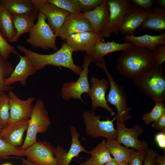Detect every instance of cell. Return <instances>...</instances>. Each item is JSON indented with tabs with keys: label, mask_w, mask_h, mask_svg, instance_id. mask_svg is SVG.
Masks as SVG:
<instances>
[{
	"label": "cell",
	"mask_w": 165,
	"mask_h": 165,
	"mask_svg": "<svg viewBox=\"0 0 165 165\" xmlns=\"http://www.w3.org/2000/svg\"><path fill=\"white\" fill-rule=\"evenodd\" d=\"M155 58L153 51L145 47L133 46L123 51L117 61V68L125 78L134 79L154 66Z\"/></svg>",
	"instance_id": "cell-1"
},
{
	"label": "cell",
	"mask_w": 165,
	"mask_h": 165,
	"mask_svg": "<svg viewBox=\"0 0 165 165\" xmlns=\"http://www.w3.org/2000/svg\"><path fill=\"white\" fill-rule=\"evenodd\" d=\"M17 49L24 53L30 59L37 71H40L47 65L61 66L72 70L77 75L81 73L82 67L75 64L72 55L74 52L65 41L59 50L50 54L38 53L28 49L24 46L18 45Z\"/></svg>",
	"instance_id": "cell-2"
},
{
	"label": "cell",
	"mask_w": 165,
	"mask_h": 165,
	"mask_svg": "<svg viewBox=\"0 0 165 165\" xmlns=\"http://www.w3.org/2000/svg\"><path fill=\"white\" fill-rule=\"evenodd\" d=\"M134 86L155 101L165 100V72L162 66H155L134 79Z\"/></svg>",
	"instance_id": "cell-3"
},
{
	"label": "cell",
	"mask_w": 165,
	"mask_h": 165,
	"mask_svg": "<svg viewBox=\"0 0 165 165\" xmlns=\"http://www.w3.org/2000/svg\"><path fill=\"white\" fill-rule=\"evenodd\" d=\"M96 64L104 71L110 84V89L106 100L108 103L115 106L116 109L117 113L114 117L116 124L125 125L127 120L131 118L130 108L127 105L126 92L123 87L116 82L108 72L105 58Z\"/></svg>",
	"instance_id": "cell-4"
},
{
	"label": "cell",
	"mask_w": 165,
	"mask_h": 165,
	"mask_svg": "<svg viewBox=\"0 0 165 165\" xmlns=\"http://www.w3.org/2000/svg\"><path fill=\"white\" fill-rule=\"evenodd\" d=\"M51 123L48 113L42 101L39 99L33 106L29 119L26 138L20 148L22 150L37 142L38 133H43L48 130Z\"/></svg>",
	"instance_id": "cell-5"
},
{
	"label": "cell",
	"mask_w": 165,
	"mask_h": 165,
	"mask_svg": "<svg viewBox=\"0 0 165 165\" xmlns=\"http://www.w3.org/2000/svg\"><path fill=\"white\" fill-rule=\"evenodd\" d=\"M110 10L108 20L100 34L101 41L109 38L112 34L118 35L120 25L127 13L132 7L130 0H107Z\"/></svg>",
	"instance_id": "cell-6"
},
{
	"label": "cell",
	"mask_w": 165,
	"mask_h": 165,
	"mask_svg": "<svg viewBox=\"0 0 165 165\" xmlns=\"http://www.w3.org/2000/svg\"><path fill=\"white\" fill-rule=\"evenodd\" d=\"M82 117L87 135L94 138L103 137L116 140L117 132L113 124L115 117L112 120L107 117L106 120L101 121L100 115H96L94 112L89 111L84 112Z\"/></svg>",
	"instance_id": "cell-7"
},
{
	"label": "cell",
	"mask_w": 165,
	"mask_h": 165,
	"mask_svg": "<svg viewBox=\"0 0 165 165\" xmlns=\"http://www.w3.org/2000/svg\"><path fill=\"white\" fill-rule=\"evenodd\" d=\"M36 23L34 24L29 33L26 42L35 48L44 50L52 49L58 50L56 44L57 35L54 34L46 21L45 16L40 12Z\"/></svg>",
	"instance_id": "cell-8"
},
{
	"label": "cell",
	"mask_w": 165,
	"mask_h": 165,
	"mask_svg": "<svg viewBox=\"0 0 165 165\" xmlns=\"http://www.w3.org/2000/svg\"><path fill=\"white\" fill-rule=\"evenodd\" d=\"M91 62V59L85 55L84 57L82 70L78 79L75 82H65L63 84L61 96L64 100L78 99L84 102L81 95L84 93L88 94L90 89L88 75L89 67Z\"/></svg>",
	"instance_id": "cell-9"
},
{
	"label": "cell",
	"mask_w": 165,
	"mask_h": 165,
	"mask_svg": "<svg viewBox=\"0 0 165 165\" xmlns=\"http://www.w3.org/2000/svg\"><path fill=\"white\" fill-rule=\"evenodd\" d=\"M55 148L47 141H37L23 150L26 160L36 165H57Z\"/></svg>",
	"instance_id": "cell-10"
},
{
	"label": "cell",
	"mask_w": 165,
	"mask_h": 165,
	"mask_svg": "<svg viewBox=\"0 0 165 165\" xmlns=\"http://www.w3.org/2000/svg\"><path fill=\"white\" fill-rule=\"evenodd\" d=\"M35 9L45 16L48 24L57 35L67 17L71 13L55 6L46 2L45 0H32Z\"/></svg>",
	"instance_id": "cell-11"
},
{
	"label": "cell",
	"mask_w": 165,
	"mask_h": 165,
	"mask_svg": "<svg viewBox=\"0 0 165 165\" xmlns=\"http://www.w3.org/2000/svg\"><path fill=\"white\" fill-rule=\"evenodd\" d=\"M118 137L116 141L127 147L137 150H146L148 144L145 141H139L138 137L144 132L143 128L139 125L136 124L131 128L125 125L116 124Z\"/></svg>",
	"instance_id": "cell-12"
},
{
	"label": "cell",
	"mask_w": 165,
	"mask_h": 165,
	"mask_svg": "<svg viewBox=\"0 0 165 165\" xmlns=\"http://www.w3.org/2000/svg\"><path fill=\"white\" fill-rule=\"evenodd\" d=\"M91 87L88 94L91 101V111L94 112L97 108L100 107L108 111L113 116L116 113L113 108L108 105L106 100L105 94L108 87V82L106 79H99L93 77L90 79Z\"/></svg>",
	"instance_id": "cell-13"
},
{
	"label": "cell",
	"mask_w": 165,
	"mask_h": 165,
	"mask_svg": "<svg viewBox=\"0 0 165 165\" xmlns=\"http://www.w3.org/2000/svg\"><path fill=\"white\" fill-rule=\"evenodd\" d=\"M9 97L10 120L13 123L29 119L33 107L34 97H30L25 100L18 97L12 90L8 94Z\"/></svg>",
	"instance_id": "cell-14"
},
{
	"label": "cell",
	"mask_w": 165,
	"mask_h": 165,
	"mask_svg": "<svg viewBox=\"0 0 165 165\" xmlns=\"http://www.w3.org/2000/svg\"><path fill=\"white\" fill-rule=\"evenodd\" d=\"M72 143L68 152L62 146L58 145L55 148V157L57 165H69L72 159L81 152L90 154V152L82 145L79 140V134L73 126L70 127Z\"/></svg>",
	"instance_id": "cell-15"
},
{
	"label": "cell",
	"mask_w": 165,
	"mask_h": 165,
	"mask_svg": "<svg viewBox=\"0 0 165 165\" xmlns=\"http://www.w3.org/2000/svg\"><path fill=\"white\" fill-rule=\"evenodd\" d=\"M151 10H145L133 4L123 20L119 33L123 36H134L136 29L145 20Z\"/></svg>",
	"instance_id": "cell-16"
},
{
	"label": "cell",
	"mask_w": 165,
	"mask_h": 165,
	"mask_svg": "<svg viewBox=\"0 0 165 165\" xmlns=\"http://www.w3.org/2000/svg\"><path fill=\"white\" fill-rule=\"evenodd\" d=\"M93 31L91 24L82 13L71 14L66 18L57 36L66 40L72 34Z\"/></svg>",
	"instance_id": "cell-17"
},
{
	"label": "cell",
	"mask_w": 165,
	"mask_h": 165,
	"mask_svg": "<svg viewBox=\"0 0 165 165\" xmlns=\"http://www.w3.org/2000/svg\"><path fill=\"white\" fill-rule=\"evenodd\" d=\"M13 53L19 57L20 61L9 77L4 80V84L6 86H9L19 82L23 86H25L28 77L35 74L37 71L27 56H22L16 50Z\"/></svg>",
	"instance_id": "cell-18"
},
{
	"label": "cell",
	"mask_w": 165,
	"mask_h": 165,
	"mask_svg": "<svg viewBox=\"0 0 165 165\" xmlns=\"http://www.w3.org/2000/svg\"><path fill=\"white\" fill-rule=\"evenodd\" d=\"M130 42L123 43L114 41L107 42H101L99 37L94 47L86 55L91 59L92 62L95 63L101 62L105 58V55L114 52L124 51L133 46Z\"/></svg>",
	"instance_id": "cell-19"
},
{
	"label": "cell",
	"mask_w": 165,
	"mask_h": 165,
	"mask_svg": "<svg viewBox=\"0 0 165 165\" xmlns=\"http://www.w3.org/2000/svg\"><path fill=\"white\" fill-rule=\"evenodd\" d=\"M29 119L9 123L0 131V138L9 144L19 147L23 142L24 133L28 126Z\"/></svg>",
	"instance_id": "cell-20"
},
{
	"label": "cell",
	"mask_w": 165,
	"mask_h": 165,
	"mask_svg": "<svg viewBox=\"0 0 165 165\" xmlns=\"http://www.w3.org/2000/svg\"><path fill=\"white\" fill-rule=\"evenodd\" d=\"M99 37V34L93 31H84L72 35L65 41L74 52L86 53L94 47Z\"/></svg>",
	"instance_id": "cell-21"
},
{
	"label": "cell",
	"mask_w": 165,
	"mask_h": 165,
	"mask_svg": "<svg viewBox=\"0 0 165 165\" xmlns=\"http://www.w3.org/2000/svg\"><path fill=\"white\" fill-rule=\"evenodd\" d=\"M106 2L107 0H103L94 9L82 13L90 23L93 31L98 34H100L108 20L110 10Z\"/></svg>",
	"instance_id": "cell-22"
},
{
	"label": "cell",
	"mask_w": 165,
	"mask_h": 165,
	"mask_svg": "<svg viewBox=\"0 0 165 165\" xmlns=\"http://www.w3.org/2000/svg\"><path fill=\"white\" fill-rule=\"evenodd\" d=\"M38 13L35 9L22 14L14 15V23L17 33L12 42L17 41L23 34L29 33L35 24V20L38 19Z\"/></svg>",
	"instance_id": "cell-23"
},
{
	"label": "cell",
	"mask_w": 165,
	"mask_h": 165,
	"mask_svg": "<svg viewBox=\"0 0 165 165\" xmlns=\"http://www.w3.org/2000/svg\"><path fill=\"white\" fill-rule=\"evenodd\" d=\"M123 39L125 42H130L133 46L147 47L152 51L159 45H165V33L158 35H124Z\"/></svg>",
	"instance_id": "cell-24"
},
{
	"label": "cell",
	"mask_w": 165,
	"mask_h": 165,
	"mask_svg": "<svg viewBox=\"0 0 165 165\" xmlns=\"http://www.w3.org/2000/svg\"><path fill=\"white\" fill-rule=\"evenodd\" d=\"M140 28L158 32L165 30V8L160 6L152 9L149 14Z\"/></svg>",
	"instance_id": "cell-25"
},
{
	"label": "cell",
	"mask_w": 165,
	"mask_h": 165,
	"mask_svg": "<svg viewBox=\"0 0 165 165\" xmlns=\"http://www.w3.org/2000/svg\"><path fill=\"white\" fill-rule=\"evenodd\" d=\"M13 18V15L0 5V33L8 43L12 42L17 33Z\"/></svg>",
	"instance_id": "cell-26"
},
{
	"label": "cell",
	"mask_w": 165,
	"mask_h": 165,
	"mask_svg": "<svg viewBox=\"0 0 165 165\" xmlns=\"http://www.w3.org/2000/svg\"><path fill=\"white\" fill-rule=\"evenodd\" d=\"M90 152V157L81 163V165H104L113 159L106 146V140L104 139Z\"/></svg>",
	"instance_id": "cell-27"
},
{
	"label": "cell",
	"mask_w": 165,
	"mask_h": 165,
	"mask_svg": "<svg viewBox=\"0 0 165 165\" xmlns=\"http://www.w3.org/2000/svg\"><path fill=\"white\" fill-rule=\"evenodd\" d=\"M106 145L117 164L127 163L131 152L134 149L122 145L116 140L107 139Z\"/></svg>",
	"instance_id": "cell-28"
},
{
	"label": "cell",
	"mask_w": 165,
	"mask_h": 165,
	"mask_svg": "<svg viewBox=\"0 0 165 165\" xmlns=\"http://www.w3.org/2000/svg\"><path fill=\"white\" fill-rule=\"evenodd\" d=\"M0 5L13 15L35 9L32 0H0Z\"/></svg>",
	"instance_id": "cell-29"
},
{
	"label": "cell",
	"mask_w": 165,
	"mask_h": 165,
	"mask_svg": "<svg viewBox=\"0 0 165 165\" xmlns=\"http://www.w3.org/2000/svg\"><path fill=\"white\" fill-rule=\"evenodd\" d=\"M14 68L11 62L0 55V92H9L13 89V87L11 86H6L4 81L9 77Z\"/></svg>",
	"instance_id": "cell-30"
},
{
	"label": "cell",
	"mask_w": 165,
	"mask_h": 165,
	"mask_svg": "<svg viewBox=\"0 0 165 165\" xmlns=\"http://www.w3.org/2000/svg\"><path fill=\"white\" fill-rule=\"evenodd\" d=\"M9 97L5 92H0V124L5 127L10 120Z\"/></svg>",
	"instance_id": "cell-31"
},
{
	"label": "cell",
	"mask_w": 165,
	"mask_h": 165,
	"mask_svg": "<svg viewBox=\"0 0 165 165\" xmlns=\"http://www.w3.org/2000/svg\"><path fill=\"white\" fill-rule=\"evenodd\" d=\"M154 106L151 111L145 113L143 116V120L147 124L150 125L160 118L165 113V106L164 102L156 101Z\"/></svg>",
	"instance_id": "cell-32"
},
{
	"label": "cell",
	"mask_w": 165,
	"mask_h": 165,
	"mask_svg": "<svg viewBox=\"0 0 165 165\" xmlns=\"http://www.w3.org/2000/svg\"><path fill=\"white\" fill-rule=\"evenodd\" d=\"M49 3L66 11L71 14L82 13L80 7L76 0H45Z\"/></svg>",
	"instance_id": "cell-33"
},
{
	"label": "cell",
	"mask_w": 165,
	"mask_h": 165,
	"mask_svg": "<svg viewBox=\"0 0 165 165\" xmlns=\"http://www.w3.org/2000/svg\"><path fill=\"white\" fill-rule=\"evenodd\" d=\"M12 155L24 156L20 147L10 145L0 138V160L11 158Z\"/></svg>",
	"instance_id": "cell-34"
},
{
	"label": "cell",
	"mask_w": 165,
	"mask_h": 165,
	"mask_svg": "<svg viewBox=\"0 0 165 165\" xmlns=\"http://www.w3.org/2000/svg\"><path fill=\"white\" fill-rule=\"evenodd\" d=\"M146 150H137L134 149L131 153L128 163L129 165H143Z\"/></svg>",
	"instance_id": "cell-35"
},
{
	"label": "cell",
	"mask_w": 165,
	"mask_h": 165,
	"mask_svg": "<svg viewBox=\"0 0 165 165\" xmlns=\"http://www.w3.org/2000/svg\"><path fill=\"white\" fill-rule=\"evenodd\" d=\"M103 0H76L81 9L82 13L90 11L99 5Z\"/></svg>",
	"instance_id": "cell-36"
},
{
	"label": "cell",
	"mask_w": 165,
	"mask_h": 165,
	"mask_svg": "<svg viewBox=\"0 0 165 165\" xmlns=\"http://www.w3.org/2000/svg\"><path fill=\"white\" fill-rule=\"evenodd\" d=\"M15 50V47L7 42L0 33V55L7 60Z\"/></svg>",
	"instance_id": "cell-37"
},
{
	"label": "cell",
	"mask_w": 165,
	"mask_h": 165,
	"mask_svg": "<svg viewBox=\"0 0 165 165\" xmlns=\"http://www.w3.org/2000/svg\"><path fill=\"white\" fill-rule=\"evenodd\" d=\"M155 58V66H162L165 61V46L159 45L153 50Z\"/></svg>",
	"instance_id": "cell-38"
},
{
	"label": "cell",
	"mask_w": 165,
	"mask_h": 165,
	"mask_svg": "<svg viewBox=\"0 0 165 165\" xmlns=\"http://www.w3.org/2000/svg\"><path fill=\"white\" fill-rule=\"evenodd\" d=\"M159 154L152 148L146 150L143 165H155V159Z\"/></svg>",
	"instance_id": "cell-39"
},
{
	"label": "cell",
	"mask_w": 165,
	"mask_h": 165,
	"mask_svg": "<svg viewBox=\"0 0 165 165\" xmlns=\"http://www.w3.org/2000/svg\"><path fill=\"white\" fill-rule=\"evenodd\" d=\"M132 3L142 9L150 10L155 2L154 0H130Z\"/></svg>",
	"instance_id": "cell-40"
},
{
	"label": "cell",
	"mask_w": 165,
	"mask_h": 165,
	"mask_svg": "<svg viewBox=\"0 0 165 165\" xmlns=\"http://www.w3.org/2000/svg\"><path fill=\"white\" fill-rule=\"evenodd\" d=\"M151 126L154 129L165 132V113L158 120L153 122Z\"/></svg>",
	"instance_id": "cell-41"
},
{
	"label": "cell",
	"mask_w": 165,
	"mask_h": 165,
	"mask_svg": "<svg viewBox=\"0 0 165 165\" xmlns=\"http://www.w3.org/2000/svg\"><path fill=\"white\" fill-rule=\"evenodd\" d=\"M155 140L159 147L165 151V132L160 131L156 134Z\"/></svg>",
	"instance_id": "cell-42"
},
{
	"label": "cell",
	"mask_w": 165,
	"mask_h": 165,
	"mask_svg": "<svg viewBox=\"0 0 165 165\" xmlns=\"http://www.w3.org/2000/svg\"><path fill=\"white\" fill-rule=\"evenodd\" d=\"M155 163L157 165H165V156L158 155L156 158Z\"/></svg>",
	"instance_id": "cell-43"
},
{
	"label": "cell",
	"mask_w": 165,
	"mask_h": 165,
	"mask_svg": "<svg viewBox=\"0 0 165 165\" xmlns=\"http://www.w3.org/2000/svg\"><path fill=\"white\" fill-rule=\"evenodd\" d=\"M19 158L21 160L22 163L23 165H36L30 163L24 158Z\"/></svg>",
	"instance_id": "cell-44"
},
{
	"label": "cell",
	"mask_w": 165,
	"mask_h": 165,
	"mask_svg": "<svg viewBox=\"0 0 165 165\" xmlns=\"http://www.w3.org/2000/svg\"><path fill=\"white\" fill-rule=\"evenodd\" d=\"M156 2L162 8H165V0H157Z\"/></svg>",
	"instance_id": "cell-45"
},
{
	"label": "cell",
	"mask_w": 165,
	"mask_h": 165,
	"mask_svg": "<svg viewBox=\"0 0 165 165\" xmlns=\"http://www.w3.org/2000/svg\"><path fill=\"white\" fill-rule=\"evenodd\" d=\"M118 164L114 159L109 161L104 165H117Z\"/></svg>",
	"instance_id": "cell-46"
},
{
	"label": "cell",
	"mask_w": 165,
	"mask_h": 165,
	"mask_svg": "<svg viewBox=\"0 0 165 165\" xmlns=\"http://www.w3.org/2000/svg\"><path fill=\"white\" fill-rule=\"evenodd\" d=\"M117 165H129L128 163H121L118 164Z\"/></svg>",
	"instance_id": "cell-47"
},
{
	"label": "cell",
	"mask_w": 165,
	"mask_h": 165,
	"mask_svg": "<svg viewBox=\"0 0 165 165\" xmlns=\"http://www.w3.org/2000/svg\"><path fill=\"white\" fill-rule=\"evenodd\" d=\"M2 165H12L9 163H5L3 164Z\"/></svg>",
	"instance_id": "cell-48"
},
{
	"label": "cell",
	"mask_w": 165,
	"mask_h": 165,
	"mask_svg": "<svg viewBox=\"0 0 165 165\" xmlns=\"http://www.w3.org/2000/svg\"><path fill=\"white\" fill-rule=\"evenodd\" d=\"M3 128V127L0 124V131Z\"/></svg>",
	"instance_id": "cell-49"
},
{
	"label": "cell",
	"mask_w": 165,
	"mask_h": 165,
	"mask_svg": "<svg viewBox=\"0 0 165 165\" xmlns=\"http://www.w3.org/2000/svg\"><path fill=\"white\" fill-rule=\"evenodd\" d=\"M155 165H157L155 163Z\"/></svg>",
	"instance_id": "cell-50"
}]
</instances>
